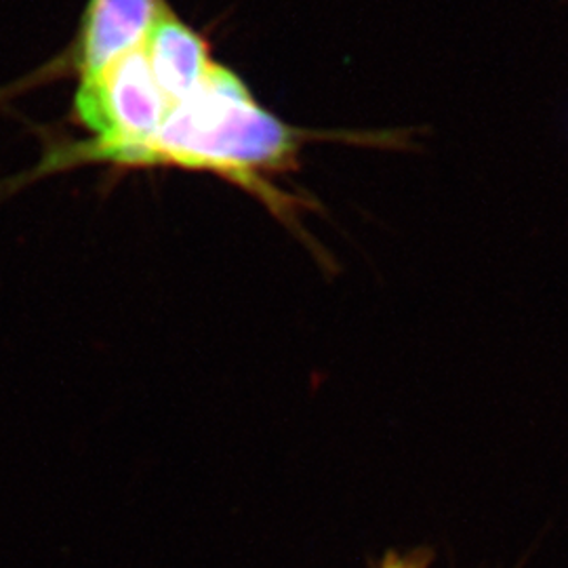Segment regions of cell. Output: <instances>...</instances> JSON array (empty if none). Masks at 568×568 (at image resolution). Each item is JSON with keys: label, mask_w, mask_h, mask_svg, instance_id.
Here are the masks:
<instances>
[{"label": "cell", "mask_w": 568, "mask_h": 568, "mask_svg": "<svg viewBox=\"0 0 568 568\" xmlns=\"http://www.w3.org/2000/svg\"><path fill=\"white\" fill-rule=\"evenodd\" d=\"M300 143V131L265 110L236 72L215 61L204 81L173 103L133 166L209 171L260 194L265 175L295 161Z\"/></svg>", "instance_id": "cell-1"}, {"label": "cell", "mask_w": 568, "mask_h": 568, "mask_svg": "<svg viewBox=\"0 0 568 568\" xmlns=\"http://www.w3.org/2000/svg\"><path fill=\"white\" fill-rule=\"evenodd\" d=\"M173 103L154 79L142 49L82 77L74 95V121L89 142L61 148L42 161L34 175L77 163H135L138 154L161 131Z\"/></svg>", "instance_id": "cell-2"}, {"label": "cell", "mask_w": 568, "mask_h": 568, "mask_svg": "<svg viewBox=\"0 0 568 568\" xmlns=\"http://www.w3.org/2000/svg\"><path fill=\"white\" fill-rule=\"evenodd\" d=\"M164 0H89L72 47V68L89 77L142 49Z\"/></svg>", "instance_id": "cell-3"}, {"label": "cell", "mask_w": 568, "mask_h": 568, "mask_svg": "<svg viewBox=\"0 0 568 568\" xmlns=\"http://www.w3.org/2000/svg\"><path fill=\"white\" fill-rule=\"evenodd\" d=\"M143 55L171 103L182 102L209 74L213 58L209 42L169 7L143 42Z\"/></svg>", "instance_id": "cell-4"}, {"label": "cell", "mask_w": 568, "mask_h": 568, "mask_svg": "<svg viewBox=\"0 0 568 568\" xmlns=\"http://www.w3.org/2000/svg\"><path fill=\"white\" fill-rule=\"evenodd\" d=\"M379 568H427L426 551H413V554H387L386 560L379 565Z\"/></svg>", "instance_id": "cell-5"}]
</instances>
